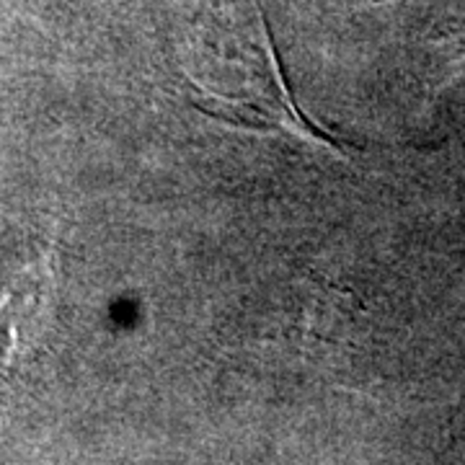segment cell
Returning a JSON list of instances; mask_svg holds the SVG:
<instances>
[{
  "instance_id": "6da1fadb",
  "label": "cell",
  "mask_w": 465,
  "mask_h": 465,
  "mask_svg": "<svg viewBox=\"0 0 465 465\" xmlns=\"http://www.w3.org/2000/svg\"><path fill=\"white\" fill-rule=\"evenodd\" d=\"M57 272L52 251L18 264L0 287V372L11 370L45 331L52 313Z\"/></svg>"
}]
</instances>
